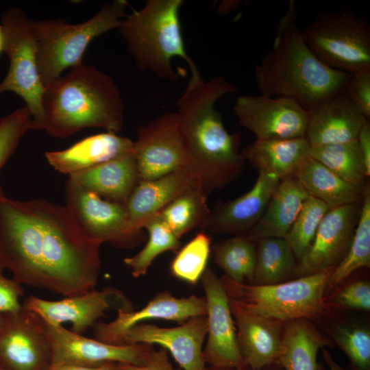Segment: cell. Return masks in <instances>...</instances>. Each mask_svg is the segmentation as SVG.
Segmentation results:
<instances>
[{
    "label": "cell",
    "mask_w": 370,
    "mask_h": 370,
    "mask_svg": "<svg viewBox=\"0 0 370 370\" xmlns=\"http://www.w3.org/2000/svg\"><path fill=\"white\" fill-rule=\"evenodd\" d=\"M101 245L84 235L66 206L0 200V264L21 285L64 297L95 289Z\"/></svg>",
    "instance_id": "1"
},
{
    "label": "cell",
    "mask_w": 370,
    "mask_h": 370,
    "mask_svg": "<svg viewBox=\"0 0 370 370\" xmlns=\"http://www.w3.org/2000/svg\"><path fill=\"white\" fill-rule=\"evenodd\" d=\"M236 92L232 84L217 75L189 80L176 102L186 168L208 196L238 179L246 162L239 151L241 133H229L214 108L221 97Z\"/></svg>",
    "instance_id": "2"
},
{
    "label": "cell",
    "mask_w": 370,
    "mask_h": 370,
    "mask_svg": "<svg viewBox=\"0 0 370 370\" xmlns=\"http://www.w3.org/2000/svg\"><path fill=\"white\" fill-rule=\"evenodd\" d=\"M298 12L294 0L275 27L271 49L254 69L257 87L262 95L291 99L307 111L345 89L350 73L323 63L304 42L297 24Z\"/></svg>",
    "instance_id": "3"
},
{
    "label": "cell",
    "mask_w": 370,
    "mask_h": 370,
    "mask_svg": "<svg viewBox=\"0 0 370 370\" xmlns=\"http://www.w3.org/2000/svg\"><path fill=\"white\" fill-rule=\"evenodd\" d=\"M43 130L56 138L99 127L117 133L123 126L125 105L119 87L92 65L71 69L45 88Z\"/></svg>",
    "instance_id": "4"
},
{
    "label": "cell",
    "mask_w": 370,
    "mask_h": 370,
    "mask_svg": "<svg viewBox=\"0 0 370 370\" xmlns=\"http://www.w3.org/2000/svg\"><path fill=\"white\" fill-rule=\"evenodd\" d=\"M182 4V0H148L122 19L117 30L138 69L176 81L180 77L172 60L180 58L191 71L189 80L202 78L186 50L180 18Z\"/></svg>",
    "instance_id": "5"
},
{
    "label": "cell",
    "mask_w": 370,
    "mask_h": 370,
    "mask_svg": "<svg viewBox=\"0 0 370 370\" xmlns=\"http://www.w3.org/2000/svg\"><path fill=\"white\" fill-rule=\"evenodd\" d=\"M128 6L125 0L106 3L91 18L77 24L63 18L31 20L38 70L43 86L60 77L66 69L82 64L90 42L110 30L117 29Z\"/></svg>",
    "instance_id": "6"
},
{
    "label": "cell",
    "mask_w": 370,
    "mask_h": 370,
    "mask_svg": "<svg viewBox=\"0 0 370 370\" xmlns=\"http://www.w3.org/2000/svg\"><path fill=\"white\" fill-rule=\"evenodd\" d=\"M334 267L269 285L246 284L225 275L221 280L229 301L243 310L284 324L291 320H318L330 312L325 295Z\"/></svg>",
    "instance_id": "7"
},
{
    "label": "cell",
    "mask_w": 370,
    "mask_h": 370,
    "mask_svg": "<svg viewBox=\"0 0 370 370\" xmlns=\"http://www.w3.org/2000/svg\"><path fill=\"white\" fill-rule=\"evenodd\" d=\"M301 33L328 66L350 74L370 69V25L350 9L320 12Z\"/></svg>",
    "instance_id": "8"
},
{
    "label": "cell",
    "mask_w": 370,
    "mask_h": 370,
    "mask_svg": "<svg viewBox=\"0 0 370 370\" xmlns=\"http://www.w3.org/2000/svg\"><path fill=\"white\" fill-rule=\"evenodd\" d=\"M30 21L18 7L8 8L1 14L3 52L8 57L10 66L0 82V95L13 92L20 96L32 115L34 130H43L45 87L38 70L36 45Z\"/></svg>",
    "instance_id": "9"
},
{
    "label": "cell",
    "mask_w": 370,
    "mask_h": 370,
    "mask_svg": "<svg viewBox=\"0 0 370 370\" xmlns=\"http://www.w3.org/2000/svg\"><path fill=\"white\" fill-rule=\"evenodd\" d=\"M65 198L66 208L88 238L121 249L133 248L145 241L143 232H135L129 225L124 204L105 199L69 178Z\"/></svg>",
    "instance_id": "10"
},
{
    "label": "cell",
    "mask_w": 370,
    "mask_h": 370,
    "mask_svg": "<svg viewBox=\"0 0 370 370\" xmlns=\"http://www.w3.org/2000/svg\"><path fill=\"white\" fill-rule=\"evenodd\" d=\"M21 304L49 324L71 323V330L79 334L93 327L110 310H134L132 301L120 290L112 287L100 291L95 288L60 300H47L29 295Z\"/></svg>",
    "instance_id": "11"
},
{
    "label": "cell",
    "mask_w": 370,
    "mask_h": 370,
    "mask_svg": "<svg viewBox=\"0 0 370 370\" xmlns=\"http://www.w3.org/2000/svg\"><path fill=\"white\" fill-rule=\"evenodd\" d=\"M51 348L43 320L22 308L6 313L0 326V367L3 370H47Z\"/></svg>",
    "instance_id": "12"
},
{
    "label": "cell",
    "mask_w": 370,
    "mask_h": 370,
    "mask_svg": "<svg viewBox=\"0 0 370 370\" xmlns=\"http://www.w3.org/2000/svg\"><path fill=\"white\" fill-rule=\"evenodd\" d=\"M241 125L256 140L288 139L305 136L308 111L295 101L260 95L238 97L234 106Z\"/></svg>",
    "instance_id": "13"
},
{
    "label": "cell",
    "mask_w": 370,
    "mask_h": 370,
    "mask_svg": "<svg viewBox=\"0 0 370 370\" xmlns=\"http://www.w3.org/2000/svg\"><path fill=\"white\" fill-rule=\"evenodd\" d=\"M51 348V365L75 364L100 366L110 363L143 365L153 350L152 345H112L84 336L44 321Z\"/></svg>",
    "instance_id": "14"
},
{
    "label": "cell",
    "mask_w": 370,
    "mask_h": 370,
    "mask_svg": "<svg viewBox=\"0 0 370 370\" xmlns=\"http://www.w3.org/2000/svg\"><path fill=\"white\" fill-rule=\"evenodd\" d=\"M134 154L140 180H155L186 167L176 112L138 128Z\"/></svg>",
    "instance_id": "15"
},
{
    "label": "cell",
    "mask_w": 370,
    "mask_h": 370,
    "mask_svg": "<svg viewBox=\"0 0 370 370\" xmlns=\"http://www.w3.org/2000/svg\"><path fill=\"white\" fill-rule=\"evenodd\" d=\"M201 281L208 319V341L203 349L206 363L220 369H249L240 354L229 299L221 278L206 268Z\"/></svg>",
    "instance_id": "16"
},
{
    "label": "cell",
    "mask_w": 370,
    "mask_h": 370,
    "mask_svg": "<svg viewBox=\"0 0 370 370\" xmlns=\"http://www.w3.org/2000/svg\"><path fill=\"white\" fill-rule=\"evenodd\" d=\"M362 201L330 209L314 238L297 262L295 273L300 277L335 267L350 247L361 211Z\"/></svg>",
    "instance_id": "17"
},
{
    "label": "cell",
    "mask_w": 370,
    "mask_h": 370,
    "mask_svg": "<svg viewBox=\"0 0 370 370\" xmlns=\"http://www.w3.org/2000/svg\"><path fill=\"white\" fill-rule=\"evenodd\" d=\"M207 334V316L196 315L173 328L135 325L123 334L121 345L158 344L169 350L184 370H206L202 346Z\"/></svg>",
    "instance_id": "18"
},
{
    "label": "cell",
    "mask_w": 370,
    "mask_h": 370,
    "mask_svg": "<svg viewBox=\"0 0 370 370\" xmlns=\"http://www.w3.org/2000/svg\"><path fill=\"white\" fill-rule=\"evenodd\" d=\"M205 297L191 295L177 298L169 291H161L139 310L117 312L110 323H97L94 326L95 339L112 345H121L123 334L135 325L148 319H166L182 324L190 317L206 315Z\"/></svg>",
    "instance_id": "19"
},
{
    "label": "cell",
    "mask_w": 370,
    "mask_h": 370,
    "mask_svg": "<svg viewBox=\"0 0 370 370\" xmlns=\"http://www.w3.org/2000/svg\"><path fill=\"white\" fill-rule=\"evenodd\" d=\"M366 121L346 87L308 111L305 137L311 147L354 140Z\"/></svg>",
    "instance_id": "20"
},
{
    "label": "cell",
    "mask_w": 370,
    "mask_h": 370,
    "mask_svg": "<svg viewBox=\"0 0 370 370\" xmlns=\"http://www.w3.org/2000/svg\"><path fill=\"white\" fill-rule=\"evenodd\" d=\"M279 182L273 174L258 172L249 191L210 211L206 229L214 234L246 235L262 216Z\"/></svg>",
    "instance_id": "21"
},
{
    "label": "cell",
    "mask_w": 370,
    "mask_h": 370,
    "mask_svg": "<svg viewBox=\"0 0 370 370\" xmlns=\"http://www.w3.org/2000/svg\"><path fill=\"white\" fill-rule=\"evenodd\" d=\"M240 354L247 367L258 370L276 364L284 324L247 312L230 302Z\"/></svg>",
    "instance_id": "22"
},
{
    "label": "cell",
    "mask_w": 370,
    "mask_h": 370,
    "mask_svg": "<svg viewBox=\"0 0 370 370\" xmlns=\"http://www.w3.org/2000/svg\"><path fill=\"white\" fill-rule=\"evenodd\" d=\"M201 186L186 167L151 180H140L125 206L127 221L135 232H143L145 224L175 198L194 187Z\"/></svg>",
    "instance_id": "23"
},
{
    "label": "cell",
    "mask_w": 370,
    "mask_h": 370,
    "mask_svg": "<svg viewBox=\"0 0 370 370\" xmlns=\"http://www.w3.org/2000/svg\"><path fill=\"white\" fill-rule=\"evenodd\" d=\"M133 150L131 139L107 132L86 137L63 150L47 151L45 156L56 171L70 175Z\"/></svg>",
    "instance_id": "24"
},
{
    "label": "cell",
    "mask_w": 370,
    "mask_h": 370,
    "mask_svg": "<svg viewBox=\"0 0 370 370\" xmlns=\"http://www.w3.org/2000/svg\"><path fill=\"white\" fill-rule=\"evenodd\" d=\"M69 178L105 199L124 204L140 181L134 150Z\"/></svg>",
    "instance_id": "25"
},
{
    "label": "cell",
    "mask_w": 370,
    "mask_h": 370,
    "mask_svg": "<svg viewBox=\"0 0 370 370\" xmlns=\"http://www.w3.org/2000/svg\"><path fill=\"white\" fill-rule=\"evenodd\" d=\"M308 196L295 175L280 180L262 216L245 236L254 241L284 238Z\"/></svg>",
    "instance_id": "26"
},
{
    "label": "cell",
    "mask_w": 370,
    "mask_h": 370,
    "mask_svg": "<svg viewBox=\"0 0 370 370\" xmlns=\"http://www.w3.org/2000/svg\"><path fill=\"white\" fill-rule=\"evenodd\" d=\"M311 146L305 136L274 140H256L243 149L245 161L258 172L273 174L280 180L295 175L308 156Z\"/></svg>",
    "instance_id": "27"
},
{
    "label": "cell",
    "mask_w": 370,
    "mask_h": 370,
    "mask_svg": "<svg viewBox=\"0 0 370 370\" xmlns=\"http://www.w3.org/2000/svg\"><path fill=\"white\" fill-rule=\"evenodd\" d=\"M332 341L322 334L306 319L286 322L283 325L282 346L276 364L283 370H317V353Z\"/></svg>",
    "instance_id": "28"
},
{
    "label": "cell",
    "mask_w": 370,
    "mask_h": 370,
    "mask_svg": "<svg viewBox=\"0 0 370 370\" xmlns=\"http://www.w3.org/2000/svg\"><path fill=\"white\" fill-rule=\"evenodd\" d=\"M295 175L309 195L322 201L330 209L362 201L365 190L348 184L310 156L304 160Z\"/></svg>",
    "instance_id": "29"
},
{
    "label": "cell",
    "mask_w": 370,
    "mask_h": 370,
    "mask_svg": "<svg viewBox=\"0 0 370 370\" xmlns=\"http://www.w3.org/2000/svg\"><path fill=\"white\" fill-rule=\"evenodd\" d=\"M207 197L200 186L194 187L175 198L157 214L180 238L195 228L206 229L211 211Z\"/></svg>",
    "instance_id": "30"
},
{
    "label": "cell",
    "mask_w": 370,
    "mask_h": 370,
    "mask_svg": "<svg viewBox=\"0 0 370 370\" xmlns=\"http://www.w3.org/2000/svg\"><path fill=\"white\" fill-rule=\"evenodd\" d=\"M256 242V262L251 284H278L295 273L297 260L284 238H265Z\"/></svg>",
    "instance_id": "31"
},
{
    "label": "cell",
    "mask_w": 370,
    "mask_h": 370,
    "mask_svg": "<svg viewBox=\"0 0 370 370\" xmlns=\"http://www.w3.org/2000/svg\"><path fill=\"white\" fill-rule=\"evenodd\" d=\"M310 156L353 186L365 190L368 178L358 140L311 147Z\"/></svg>",
    "instance_id": "32"
},
{
    "label": "cell",
    "mask_w": 370,
    "mask_h": 370,
    "mask_svg": "<svg viewBox=\"0 0 370 370\" xmlns=\"http://www.w3.org/2000/svg\"><path fill=\"white\" fill-rule=\"evenodd\" d=\"M370 267V192L365 190L361 211L353 238L345 257L334 267L327 283L328 294L345 281L355 271Z\"/></svg>",
    "instance_id": "33"
},
{
    "label": "cell",
    "mask_w": 370,
    "mask_h": 370,
    "mask_svg": "<svg viewBox=\"0 0 370 370\" xmlns=\"http://www.w3.org/2000/svg\"><path fill=\"white\" fill-rule=\"evenodd\" d=\"M216 264L230 280L244 283L253 281L256 262V242L245 235H237L212 247Z\"/></svg>",
    "instance_id": "34"
},
{
    "label": "cell",
    "mask_w": 370,
    "mask_h": 370,
    "mask_svg": "<svg viewBox=\"0 0 370 370\" xmlns=\"http://www.w3.org/2000/svg\"><path fill=\"white\" fill-rule=\"evenodd\" d=\"M143 228L149 235L146 245L134 256L123 260L134 278L145 275L153 261L162 253L167 251L177 252L181 247L180 238L168 228L158 214L149 220Z\"/></svg>",
    "instance_id": "35"
},
{
    "label": "cell",
    "mask_w": 370,
    "mask_h": 370,
    "mask_svg": "<svg viewBox=\"0 0 370 370\" xmlns=\"http://www.w3.org/2000/svg\"><path fill=\"white\" fill-rule=\"evenodd\" d=\"M210 237L201 231L181 248L171 263V272L188 284H197L207 268Z\"/></svg>",
    "instance_id": "36"
},
{
    "label": "cell",
    "mask_w": 370,
    "mask_h": 370,
    "mask_svg": "<svg viewBox=\"0 0 370 370\" xmlns=\"http://www.w3.org/2000/svg\"><path fill=\"white\" fill-rule=\"evenodd\" d=\"M329 207L309 195L284 238L290 245L297 262L310 248L318 227Z\"/></svg>",
    "instance_id": "37"
},
{
    "label": "cell",
    "mask_w": 370,
    "mask_h": 370,
    "mask_svg": "<svg viewBox=\"0 0 370 370\" xmlns=\"http://www.w3.org/2000/svg\"><path fill=\"white\" fill-rule=\"evenodd\" d=\"M330 334L336 344L359 370L370 368L369 329L357 325H338Z\"/></svg>",
    "instance_id": "38"
},
{
    "label": "cell",
    "mask_w": 370,
    "mask_h": 370,
    "mask_svg": "<svg viewBox=\"0 0 370 370\" xmlns=\"http://www.w3.org/2000/svg\"><path fill=\"white\" fill-rule=\"evenodd\" d=\"M30 130H34V123L25 106L0 118V169L14 153L24 134ZM5 197L0 185V200Z\"/></svg>",
    "instance_id": "39"
},
{
    "label": "cell",
    "mask_w": 370,
    "mask_h": 370,
    "mask_svg": "<svg viewBox=\"0 0 370 370\" xmlns=\"http://www.w3.org/2000/svg\"><path fill=\"white\" fill-rule=\"evenodd\" d=\"M332 303L340 307L369 311V282L357 280L350 283L337 293Z\"/></svg>",
    "instance_id": "40"
},
{
    "label": "cell",
    "mask_w": 370,
    "mask_h": 370,
    "mask_svg": "<svg viewBox=\"0 0 370 370\" xmlns=\"http://www.w3.org/2000/svg\"><path fill=\"white\" fill-rule=\"evenodd\" d=\"M347 89L363 116L370 117V69L351 73Z\"/></svg>",
    "instance_id": "41"
},
{
    "label": "cell",
    "mask_w": 370,
    "mask_h": 370,
    "mask_svg": "<svg viewBox=\"0 0 370 370\" xmlns=\"http://www.w3.org/2000/svg\"><path fill=\"white\" fill-rule=\"evenodd\" d=\"M3 271L0 264V313H14L22 308L20 298L24 289L14 279L5 277Z\"/></svg>",
    "instance_id": "42"
},
{
    "label": "cell",
    "mask_w": 370,
    "mask_h": 370,
    "mask_svg": "<svg viewBox=\"0 0 370 370\" xmlns=\"http://www.w3.org/2000/svg\"><path fill=\"white\" fill-rule=\"evenodd\" d=\"M121 370H175L168 358L167 351L161 348L153 350L149 354L145 363L141 366L121 364Z\"/></svg>",
    "instance_id": "43"
},
{
    "label": "cell",
    "mask_w": 370,
    "mask_h": 370,
    "mask_svg": "<svg viewBox=\"0 0 370 370\" xmlns=\"http://www.w3.org/2000/svg\"><path fill=\"white\" fill-rule=\"evenodd\" d=\"M357 140L365 161L367 175L369 177L370 175V125L368 121L364 123Z\"/></svg>",
    "instance_id": "44"
},
{
    "label": "cell",
    "mask_w": 370,
    "mask_h": 370,
    "mask_svg": "<svg viewBox=\"0 0 370 370\" xmlns=\"http://www.w3.org/2000/svg\"><path fill=\"white\" fill-rule=\"evenodd\" d=\"M47 370H121V364L110 363L100 366L60 364L51 365Z\"/></svg>",
    "instance_id": "45"
},
{
    "label": "cell",
    "mask_w": 370,
    "mask_h": 370,
    "mask_svg": "<svg viewBox=\"0 0 370 370\" xmlns=\"http://www.w3.org/2000/svg\"><path fill=\"white\" fill-rule=\"evenodd\" d=\"M322 350L323 358L326 364L329 367L330 370H345L334 360L332 355L328 351H327L323 347L322 348Z\"/></svg>",
    "instance_id": "46"
},
{
    "label": "cell",
    "mask_w": 370,
    "mask_h": 370,
    "mask_svg": "<svg viewBox=\"0 0 370 370\" xmlns=\"http://www.w3.org/2000/svg\"><path fill=\"white\" fill-rule=\"evenodd\" d=\"M239 1H225V3H222L219 8V12L224 14L226 12H230L232 10H234L237 8L238 5H239Z\"/></svg>",
    "instance_id": "47"
},
{
    "label": "cell",
    "mask_w": 370,
    "mask_h": 370,
    "mask_svg": "<svg viewBox=\"0 0 370 370\" xmlns=\"http://www.w3.org/2000/svg\"><path fill=\"white\" fill-rule=\"evenodd\" d=\"M206 370H237V369H220V368H216L210 367V368L207 369ZM251 370V369H247ZM258 370H283V369L277 364L271 365L269 366H267L265 367H263Z\"/></svg>",
    "instance_id": "48"
},
{
    "label": "cell",
    "mask_w": 370,
    "mask_h": 370,
    "mask_svg": "<svg viewBox=\"0 0 370 370\" xmlns=\"http://www.w3.org/2000/svg\"><path fill=\"white\" fill-rule=\"evenodd\" d=\"M3 44H4L3 29L2 25L0 23V54L3 51Z\"/></svg>",
    "instance_id": "49"
},
{
    "label": "cell",
    "mask_w": 370,
    "mask_h": 370,
    "mask_svg": "<svg viewBox=\"0 0 370 370\" xmlns=\"http://www.w3.org/2000/svg\"><path fill=\"white\" fill-rule=\"evenodd\" d=\"M5 314L6 313H0V326L1 325V324L3 323L4 321Z\"/></svg>",
    "instance_id": "50"
},
{
    "label": "cell",
    "mask_w": 370,
    "mask_h": 370,
    "mask_svg": "<svg viewBox=\"0 0 370 370\" xmlns=\"http://www.w3.org/2000/svg\"><path fill=\"white\" fill-rule=\"evenodd\" d=\"M0 370H3V369L0 367Z\"/></svg>",
    "instance_id": "51"
}]
</instances>
